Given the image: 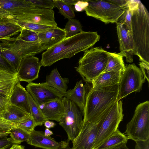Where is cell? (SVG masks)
<instances>
[{
    "label": "cell",
    "instance_id": "6da1fadb",
    "mask_svg": "<svg viewBox=\"0 0 149 149\" xmlns=\"http://www.w3.org/2000/svg\"><path fill=\"white\" fill-rule=\"evenodd\" d=\"M100 38L97 32L83 31L63 40L44 52L40 61L41 65L49 66L61 60L70 58L93 46Z\"/></svg>",
    "mask_w": 149,
    "mask_h": 149
},
{
    "label": "cell",
    "instance_id": "7a4b0ae2",
    "mask_svg": "<svg viewBox=\"0 0 149 149\" xmlns=\"http://www.w3.org/2000/svg\"><path fill=\"white\" fill-rule=\"evenodd\" d=\"M132 10L131 33L134 55L141 62L149 65V14L139 0H128Z\"/></svg>",
    "mask_w": 149,
    "mask_h": 149
},
{
    "label": "cell",
    "instance_id": "3957f363",
    "mask_svg": "<svg viewBox=\"0 0 149 149\" xmlns=\"http://www.w3.org/2000/svg\"><path fill=\"white\" fill-rule=\"evenodd\" d=\"M118 84L105 88H92L86 95L83 122L98 123L118 100Z\"/></svg>",
    "mask_w": 149,
    "mask_h": 149
},
{
    "label": "cell",
    "instance_id": "277c9868",
    "mask_svg": "<svg viewBox=\"0 0 149 149\" xmlns=\"http://www.w3.org/2000/svg\"><path fill=\"white\" fill-rule=\"evenodd\" d=\"M107 53L100 47L84 52L75 68L85 81L91 83L104 72L107 62Z\"/></svg>",
    "mask_w": 149,
    "mask_h": 149
},
{
    "label": "cell",
    "instance_id": "5b68a950",
    "mask_svg": "<svg viewBox=\"0 0 149 149\" xmlns=\"http://www.w3.org/2000/svg\"><path fill=\"white\" fill-rule=\"evenodd\" d=\"M84 9L87 15L93 17L106 24L116 23L127 8L120 6L117 0L86 1Z\"/></svg>",
    "mask_w": 149,
    "mask_h": 149
},
{
    "label": "cell",
    "instance_id": "8992f818",
    "mask_svg": "<svg viewBox=\"0 0 149 149\" xmlns=\"http://www.w3.org/2000/svg\"><path fill=\"white\" fill-rule=\"evenodd\" d=\"M130 138L136 141L149 138V101L139 104L131 120L126 125L125 132Z\"/></svg>",
    "mask_w": 149,
    "mask_h": 149
},
{
    "label": "cell",
    "instance_id": "52a82bcc",
    "mask_svg": "<svg viewBox=\"0 0 149 149\" xmlns=\"http://www.w3.org/2000/svg\"><path fill=\"white\" fill-rule=\"evenodd\" d=\"M123 116V102L120 100L113 104L102 119L93 149H96L116 131Z\"/></svg>",
    "mask_w": 149,
    "mask_h": 149
},
{
    "label": "cell",
    "instance_id": "ba28073f",
    "mask_svg": "<svg viewBox=\"0 0 149 149\" xmlns=\"http://www.w3.org/2000/svg\"><path fill=\"white\" fill-rule=\"evenodd\" d=\"M62 100L64 110L59 124L66 132L68 140L72 141L76 138L81 128L83 114L73 102L64 97Z\"/></svg>",
    "mask_w": 149,
    "mask_h": 149
},
{
    "label": "cell",
    "instance_id": "9c48e42d",
    "mask_svg": "<svg viewBox=\"0 0 149 149\" xmlns=\"http://www.w3.org/2000/svg\"><path fill=\"white\" fill-rule=\"evenodd\" d=\"M145 80L141 70L134 63L127 65L118 84V100L132 93L140 92Z\"/></svg>",
    "mask_w": 149,
    "mask_h": 149
},
{
    "label": "cell",
    "instance_id": "30bf717a",
    "mask_svg": "<svg viewBox=\"0 0 149 149\" xmlns=\"http://www.w3.org/2000/svg\"><path fill=\"white\" fill-rule=\"evenodd\" d=\"M26 91L39 106L50 101L62 99L63 96L58 91L48 85L45 82H31L26 86Z\"/></svg>",
    "mask_w": 149,
    "mask_h": 149
},
{
    "label": "cell",
    "instance_id": "8fae6325",
    "mask_svg": "<svg viewBox=\"0 0 149 149\" xmlns=\"http://www.w3.org/2000/svg\"><path fill=\"white\" fill-rule=\"evenodd\" d=\"M100 124L101 120L98 123L83 122L79 134L72 141V149H93Z\"/></svg>",
    "mask_w": 149,
    "mask_h": 149
},
{
    "label": "cell",
    "instance_id": "7c38bea8",
    "mask_svg": "<svg viewBox=\"0 0 149 149\" xmlns=\"http://www.w3.org/2000/svg\"><path fill=\"white\" fill-rule=\"evenodd\" d=\"M116 24L120 45L119 53L125 57L127 62L132 63L134 55V46L131 32L124 23L118 22Z\"/></svg>",
    "mask_w": 149,
    "mask_h": 149
},
{
    "label": "cell",
    "instance_id": "4fadbf2b",
    "mask_svg": "<svg viewBox=\"0 0 149 149\" xmlns=\"http://www.w3.org/2000/svg\"><path fill=\"white\" fill-rule=\"evenodd\" d=\"M41 66L39 59L34 56L22 59L17 76L19 81L28 83L37 79Z\"/></svg>",
    "mask_w": 149,
    "mask_h": 149
},
{
    "label": "cell",
    "instance_id": "5bb4252c",
    "mask_svg": "<svg viewBox=\"0 0 149 149\" xmlns=\"http://www.w3.org/2000/svg\"><path fill=\"white\" fill-rule=\"evenodd\" d=\"M26 142L29 145L43 149H59L69 144L68 141L57 142L50 136H45L44 132L35 130Z\"/></svg>",
    "mask_w": 149,
    "mask_h": 149
},
{
    "label": "cell",
    "instance_id": "9a60e30c",
    "mask_svg": "<svg viewBox=\"0 0 149 149\" xmlns=\"http://www.w3.org/2000/svg\"><path fill=\"white\" fill-rule=\"evenodd\" d=\"M38 34L40 44L44 50L51 48L66 38L64 29L58 26L38 33Z\"/></svg>",
    "mask_w": 149,
    "mask_h": 149
},
{
    "label": "cell",
    "instance_id": "2e32d148",
    "mask_svg": "<svg viewBox=\"0 0 149 149\" xmlns=\"http://www.w3.org/2000/svg\"><path fill=\"white\" fill-rule=\"evenodd\" d=\"M62 99L55 100L40 106L46 120L60 121L64 110Z\"/></svg>",
    "mask_w": 149,
    "mask_h": 149
},
{
    "label": "cell",
    "instance_id": "e0dca14e",
    "mask_svg": "<svg viewBox=\"0 0 149 149\" xmlns=\"http://www.w3.org/2000/svg\"><path fill=\"white\" fill-rule=\"evenodd\" d=\"M9 103L15 105L31 115L27 91L20 83L18 82L9 96Z\"/></svg>",
    "mask_w": 149,
    "mask_h": 149
},
{
    "label": "cell",
    "instance_id": "ac0fdd59",
    "mask_svg": "<svg viewBox=\"0 0 149 149\" xmlns=\"http://www.w3.org/2000/svg\"><path fill=\"white\" fill-rule=\"evenodd\" d=\"M86 87L81 80L77 82L73 88L67 91L63 97L71 101L78 107L81 112L84 111L86 102Z\"/></svg>",
    "mask_w": 149,
    "mask_h": 149
},
{
    "label": "cell",
    "instance_id": "d6986e66",
    "mask_svg": "<svg viewBox=\"0 0 149 149\" xmlns=\"http://www.w3.org/2000/svg\"><path fill=\"white\" fill-rule=\"evenodd\" d=\"M22 28L13 18L0 17V40L16 36Z\"/></svg>",
    "mask_w": 149,
    "mask_h": 149
},
{
    "label": "cell",
    "instance_id": "ffe728a7",
    "mask_svg": "<svg viewBox=\"0 0 149 149\" xmlns=\"http://www.w3.org/2000/svg\"><path fill=\"white\" fill-rule=\"evenodd\" d=\"M123 72H103L91 82L92 88L97 89L118 84Z\"/></svg>",
    "mask_w": 149,
    "mask_h": 149
},
{
    "label": "cell",
    "instance_id": "44dd1931",
    "mask_svg": "<svg viewBox=\"0 0 149 149\" xmlns=\"http://www.w3.org/2000/svg\"><path fill=\"white\" fill-rule=\"evenodd\" d=\"M0 51L3 55L17 72L22 58L6 39L0 40Z\"/></svg>",
    "mask_w": 149,
    "mask_h": 149
},
{
    "label": "cell",
    "instance_id": "7402d4cb",
    "mask_svg": "<svg viewBox=\"0 0 149 149\" xmlns=\"http://www.w3.org/2000/svg\"><path fill=\"white\" fill-rule=\"evenodd\" d=\"M67 78L62 77L57 68H54L47 75L45 83L48 86L53 88L63 96L66 93L68 89L67 84L69 83Z\"/></svg>",
    "mask_w": 149,
    "mask_h": 149
},
{
    "label": "cell",
    "instance_id": "603a6c76",
    "mask_svg": "<svg viewBox=\"0 0 149 149\" xmlns=\"http://www.w3.org/2000/svg\"><path fill=\"white\" fill-rule=\"evenodd\" d=\"M20 82L16 74L0 70V93L9 96L17 84Z\"/></svg>",
    "mask_w": 149,
    "mask_h": 149
},
{
    "label": "cell",
    "instance_id": "cb8c5ba5",
    "mask_svg": "<svg viewBox=\"0 0 149 149\" xmlns=\"http://www.w3.org/2000/svg\"><path fill=\"white\" fill-rule=\"evenodd\" d=\"M107 63L103 72H123L125 66L123 56L120 54L108 52Z\"/></svg>",
    "mask_w": 149,
    "mask_h": 149
},
{
    "label": "cell",
    "instance_id": "d4e9b609",
    "mask_svg": "<svg viewBox=\"0 0 149 149\" xmlns=\"http://www.w3.org/2000/svg\"><path fill=\"white\" fill-rule=\"evenodd\" d=\"M130 139L128 136L122 133L118 129L107 140L95 149H106L123 143H127Z\"/></svg>",
    "mask_w": 149,
    "mask_h": 149
},
{
    "label": "cell",
    "instance_id": "484cf974",
    "mask_svg": "<svg viewBox=\"0 0 149 149\" xmlns=\"http://www.w3.org/2000/svg\"><path fill=\"white\" fill-rule=\"evenodd\" d=\"M28 115L19 108L9 104L7 106L3 117L16 124Z\"/></svg>",
    "mask_w": 149,
    "mask_h": 149
},
{
    "label": "cell",
    "instance_id": "4316f807",
    "mask_svg": "<svg viewBox=\"0 0 149 149\" xmlns=\"http://www.w3.org/2000/svg\"><path fill=\"white\" fill-rule=\"evenodd\" d=\"M27 94L31 115L34 121L35 126H41L47 120L40 106L35 102L27 91Z\"/></svg>",
    "mask_w": 149,
    "mask_h": 149
},
{
    "label": "cell",
    "instance_id": "83f0119b",
    "mask_svg": "<svg viewBox=\"0 0 149 149\" xmlns=\"http://www.w3.org/2000/svg\"><path fill=\"white\" fill-rule=\"evenodd\" d=\"M54 7H56L59 12L65 18L68 19L74 18L75 17L74 8L72 5L67 4L62 0H54Z\"/></svg>",
    "mask_w": 149,
    "mask_h": 149
},
{
    "label": "cell",
    "instance_id": "f1b7e54d",
    "mask_svg": "<svg viewBox=\"0 0 149 149\" xmlns=\"http://www.w3.org/2000/svg\"><path fill=\"white\" fill-rule=\"evenodd\" d=\"M64 29L66 32V38L74 36L83 31L80 22L74 18L68 19Z\"/></svg>",
    "mask_w": 149,
    "mask_h": 149
},
{
    "label": "cell",
    "instance_id": "f546056e",
    "mask_svg": "<svg viewBox=\"0 0 149 149\" xmlns=\"http://www.w3.org/2000/svg\"><path fill=\"white\" fill-rule=\"evenodd\" d=\"M9 135L13 143L20 144L26 141L30 138V134L21 129L16 127L11 131Z\"/></svg>",
    "mask_w": 149,
    "mask_h": 149
},
{
    "label": "cell",
    "instance_id": "4dcf8cb0",
    "mask_svg": "<svg viewBox=\"0 0 149 149\" xmlns=\"http://www.w3.org/2000/svg\"><path fill=\"white\" fill-rule=\"evenodd\" d=\"M17 22L22 28H24L38 33L43 32L56 27L36 23L21 22Z\"/></svg>",
    "mask_w": 149,
    "mask_h": 149
},
{
    "label": "cell",
    "instance_id": "1f68e13d",
    "mask_svg": "<svg viewBox=\"0 0 149 149\" xmlns=\"http://www.w3.org/2000/svg\"><path fill=\"white\" fill-rule=\"evenodd\" d=\"M16 126L30 134L36 127L34 121L30 115H28L18 123Z\"/></svg>",
    "mask_w": 149,
    "mask_h": 149
},
{
    "label": "cell",
    "instance_id": "d6a6232c",
    "mask_svg": "<svg viewBox=\"0 0 149 149\" xmlns=\"http://www.w3.org/2000/svg\"><path fill=\"white\" fill-rule=\"evenodd\" d=\"M16 127V124L0 116V138L7 137L11 130Z\"/></svg>",
    "mask_w": 149,
    "mask_h": 149
},
{
    "label": "cell",
    "instance_id": "836d02e7",
    "mask_svg": "<svg viewBox=\"0 0 149 149\" xmlns=\"http://www.w3.org/2000/svg\"><path fill=\"white\" fill-rule=\"evenodd\" d=\"M36 7L53 9L54 7V0H29Z\"/></svg>",
    "mask_w": 149,
    "mask_h": 149
},
{
    "label": "cell",
    "instance_id": "e575fe53",
    "mask_svg": "<svg viewBox=\"0 0 149 149\" xmlns=\"http://www.w3.org/2000/svg\"><path fill=\"white\" fill-rule=\"evenodd\" d=\"M0 70L16 74L17 72L8 62L0 51Z\"/></svg>",
    "mask_w": 149,
    "mask_h": 149
},
{
    "label": "cell",
    "instance_id": "d590c367",
    "mask_svg": "<svg viewBox=\"0 0 149 149\" xmlns=\"http://www.w3.org/2000/svg\"><path fill=\"white\" fill-rule=\"evenodd\" d=\"M9 104V96L0 98V116L3 117L7 107Z\"/></svg>",
    "mask_w": 149,
    "mask_h": 149
},
{
    "label": "cell",
    "instance_id": "8d00e7d4",
    "mask_svg": "<svg viewBox=\"0 0 149 149\" xmlns=\"http://www.w3.org/2000/svg\"><path fill=\"white\" fill-rule=\"evenodd\" d=\"M139 65L144 78L145 79L147 80L148 83L149 82V65L147 64L141 62L139 63Z\"/></svg>",
    "mask_w": 149,
    "mask_h": 149
},
{
    "label": "cell",
    "instance_id": "74e56055",
    "mask_svg": "<svg viewBox=\"0 0 149 149\" xmlns=\"http://www.w3.org/2000/svg\"><path fill=\"white\" fill-rule=\"evenodd\" d=\"M10 138L7 137L0 138V149H7L12 144Z\"/></svg>",
    "mask_w": 149,
    "mask_h": 149
},
{
    "label": "cell",
    "instance_id": "f35d334b",
    "mask_svg": "<svg viewBox=\"0 0 149 149\" xmlns=\"http://www.w3.org/2000/svg\"><path fill=\"white\" fill-rule=\"evenodd\" d=\"M135 149H149V138L145 141H135Z\"/></svg>",
    "mask_w": 149,
    "mask_h": 149
},
{
    "label": "cell",
    "instance_id": "ab89813d",
    "mask_svg": "<svg viewBox=\"0 0 149 149\" xmlns=\"http://www.w3.org/2000/svg\"><path fill=\"white\" fill-rule=\"evenodd\" d=\"M87 4L86 1H80L74 5L75 9L76 11H81L84 9Z\"/></svg>",
    "mask_w": 149,
    "mask_h": 149
},
{
    "label": "cell",
    "instance_id": "60d3db41",
    "mask_svg": "<svg viewBox=\"0 0 149 149\" xmlns=\"http://www.w3.org/2000/svg\"><path fill=\"white\" fill-rule=\"evenodd\" d=\"M126 143H123L115 146L106 149H130L126 145Z\"/></svg>",
    "mask_w": 149,
    "mask_h": 149
},
{
    "label": "cell",
    "instance_id": "b9f144b4",
    "mask_svg": "<svg viewBox=\"0 0 149 149\" xmlns=\"http://www.w3.org/2000/svg\"><path fill=\"white\" fill-rule=\"evenodd\" d=\"M44 126L46 128L50 129L56 125L55 123L49 120H46L44 123Z\"/></svg>",
    "mask_w": 149,
    "mask_h": 149
},
{
    "label": "cell",
    "instance_id": "7bdbcfd3",
    "mask_svg": "<svg viewBox=\"0 0 149 149\" xmlns=\"http://www.w3.org/2000/svg\"><path fill=\"white\" fill-rule=\"evenodd\" d=\"M0 17H9L13 18V17L8 13L1 7H0Z\"/></svg>",
    "mask_w": 149,
    "mask_h": 149
},
{
    "label": "cell",
    "instance_id": "ee69618b",
    "mask_svg": "<svg viewBox=\"0 0 149 149\" xmlns=\"http://www.w3.org/2000/svg\"><path fill=\"white\" fill-rule=\"evenodd\" d=\"M24 146L19 144L12 143L11 146L8 149H24Z\"/></svg>",
    "mask_w": 149,
    "mask_h": 149
},
{
    "label": "cell",
    "instance_id": "f6af8a7d",
    "mask_svg": "<svg viewBox=\"0 0 149 149\" xmlns=\"http://www.w3.org/2000/svg\"><path fill=\"white\" fill-rule=\"evenodd\" d=\"M66 3L70 5H75L79 1L78 0H62Z\"/></svg>",
    "mask_w": 149,
    "mask_h": 149
},
{
    "label": "cell",
    "instance_id": "bcb514c9",
    "mask_svg": "<svg viewBox=\"0 0 149 149\" xmlns=\"http://www.w3.org/2000/svg\"><path fill=\"white\" fill-rule=\"evenodd\" d=\"M44 133V135L46 136H50L53 134L52 131L47 128H45Z\"/></svg>",
    "mask_w": 149,
    "mask_h": 149
},
{
    "label": "cell",
    "instance_id": "7dc6e473",
    "mask_svg": "<svg viewBox=\"0 0 149 149\" xmlns=\"http://www.w3.org/2000/svg\"><path fill=\"white\" fill-rule=\"evenodd\" d=\"M59 149H72V148H71L69 146V144L68 145L65 147L61 148Z\"/></svg>",
    "mask_w": 149,
    "mask_h": 149
},
{
    "label": "cell",
    "instance_id": "c3c4849f",
    "mask_svg": "<svg viewBox=\"0 0 149 149\" xmlns=\"http://www.w3.org/2000/svg\"><path fill=\"white\" fill-rule=\"evenodd\" d=\"M6 96L0 93V98H2Z\"/></svg>",
    "mask_w": 149,
    "mask_h": 149
}]
</instances>
